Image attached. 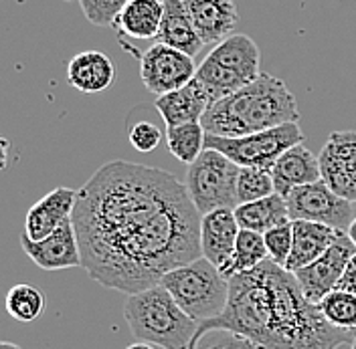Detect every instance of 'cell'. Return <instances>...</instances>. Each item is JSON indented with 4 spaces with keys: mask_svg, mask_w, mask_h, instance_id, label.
<instances>
[{
    "mask_svg": "<svg viewBox=\"0 0 356 349\" xmlns=\"http://www.w3.org/2000/svg\"><path fill=\"white\" fill-rule=\"evenodd\" d=\"M73 224L81 269L106 289L134 295L200 255V212L186 184L154 166L104 164L79 188Z\"/></svg>",
    "mask_w": 356,
    "mask_h": 349,
    "instance_id": "obj_1",
    "label": "cell"
},
{
    "mask_svg": "<svg viewBox=\"0 0 356 349\" xmlns=\"http://www.w3.org/2000/svg\"><path fill=\"white\" fill-rule=\"evenodd\" d=\"M211 329L233 331L259 349H338L356 337V331L332 325L306 299L296 275L269 259L229 279L225 311L200 323L195 337Z\"/></svg>",
    "mask_w": 356,
    "mask_h": 349,
    "instance_id": "obj_2",
    "label": "cell"
},
{
    "mask_svg": "<svg viewBox=\"0 0 356 349\" xmlns=\"http://www.w3.org/2000/svg\"><path fill=\"white\" fill-rule=\"evenodd\" d=\"M300 121L296 95L284 79L261 73L253 83L211 105L200 124L211 135L243 137Z\"/></svg>",
    "mask_w": 356,
    "mask_h": 349,
    "instance_id": "obj_3",
    "label": "cell"
},
{
    "mask_svg": "<svg viewBox=\"0 0 356 349\" xmlns=\"http://www.w3.org/2000/svg\"><path fill=\"white\" fill-rule=\"evenodd\" d=\"M124 317L138 341L162 349H188L200 325L178 307L162 284L128 295Z\"/></svg>",
    "mask_w": 356,
    "mask_h": 349,
    "instance_id": "obj_4",
    "label": "cell"
},
{
    "mask_svg": "<svg viewBox=\"0 0 356 349\" xmlns=\"http://www.w3.org/2000/svg\"><path fill=\"white\" fill-rule=\"evenodd\" d=\"M261 51L247 35H231L222 43L211 49L197 69L195 83L207 95L209 103L215 105L235 91L253 83L261 73Z\"/></svg>",
    "mask_w": 356,
    "mask_h": 349,
    "instance_id": "obj_5",
    "label": "cell"
},
{
    "mask_svg": "<svg viewBox=\"0 0 356 349\" xmlns=\"http://www.w3.org/2000/svg\"><path fill=\"white\" fill-rule=\"evenodd\" d=\"M160 284L199 323L219 317L229 301V279L204 257L172 269L162 277Z\"/></svg>",
    "mask_w": 356,
    "mask_h": 349,
    "instance_id": "obj_6",
    "label": "cell"
},
{
    "mask_svg": "<svg viewBox=\"0 0 356 349\" xmlns=\"http://www.w3.org/2000/svg\"><path fill=\"white\" fill-rule=\"evenodd\" d=\"M239 170L241 168L227 155L209 148H204V152L188 166L184 184L200 216L221 208L235 210L239 206Z\"/></svg>",
    "mask_w": 356,
    "mask_h": 349,
    "instance_id": "obj_7",
    "label": "cell"
},
{
    "mask_svg": "<svg viewBox=\"0 0 356 349\" xmlns=\"http://www.w3.org/2000/svg\"><path fill=\"white\" fill-rule=\"evenodd\" d=\"M302 142H304V131L298 121H291L243 137H221V135L207 133L204 148L221 152L239 168L271 170L282 153Z\"/></svg>",
    "mask_w": 356,
    "mask_h": 349,
    "instance_id": "obj_8",
    "label": "cell"
},
{
    "mask_svg": "<svg viewBox=\"0 0 356 349\" xmlns=\"http://www.w3.org/2000/svg\"><path fill=\"white\" fill-rule=\"evenodd\" d=\"M291 220H310L348 232L356 219V204L332 192L322 180L296 188L286 196Z\"/></svg>",
    "mask_w": 356,
    "mask_h": 349,
    "instance_id": "obj_9",
    "label": "cell"
},
{
    "mask_svg": "<svg viewBox=\"0 0 356 349\" xmlns=\"http://www.w3.org/2000/svg\"><path fill=\"white\" fill-rule=\"evenodd\" d=\"M195 57L164 43L152 44L140 55V79L156 97L186 87L197 75Z\"/></svg>",
    "mask_w": 356,
    "mask_h": 349,
    "instance_id": "obj_10",
    "label": "cell"
},
{
    "mask_svg": "<svg viewBox=\"0 0 356 349\" xmlns=\"http://www.w3.org/2000/svg\"><path fill=\"white\" fill-rule=\"evenodd\" d=\"M318 160L322 182L338 196L356 204V131H332Z\"/></svg>",
    "mask_w": 356,
    "mask_h": 349,
    "instance_id": "obj_11",
    "label": "cell"
},
{
    "mask_svg": "<svg viewBox=\"0 0 356 349\" xmlns=\"http://www.w3.org/2000/svg\"><path fill=\"white\" fill-rule=\"evenodd\" d=\"M356 255V246L348 239V232L332 244L320 259L310 262L308 266L296 271V279L302 287L306 299L310 303H320L326 295L338 289V283L344 275L348 261Z\"/></svg>",
    "mask_w": 356,
    "mask_h": 349,
    "instance_id": "obj_12",
    "label": "cell"
},
{
    "mask_svg": "<svg viewBox=\"0 0 356 349\" xmlns=\"http://www.w3.org/2000/svg\"><path fill=\"white\" fill-rule=\"evenodd\" d=\"M21 246L26 257L43 271H65L81 266V246L73 219L65 220L43 240H31L22 235Z\"/></svg>",
    "mask_w": 356,
    "mask_h": 349,
    "instance_id": "obj_13",
    "label": "cell"
},
{
    "mask_svg": "<svg viewBox=\"0 0 356 349\" xmlns=\"http://www.w3.org/2000/svg\"><path fill=\"white\" fill-rule=\"evenodd\" d=\"M241 226L235 219V210L221 208L200 216V255L213 262L219 271L229 264Z\"/></svg>",
    "mask_w": 356,
    "mask_h": 349,
    "instance_id": "obj_14",
    "label": "cell"
},
{
    "mask_svg": "<svg viewBox=\"0 0 356 349\" xmlns=\"http://www.w3.org/2000/svg\"><path fill=\"white\" fill-rule=\"evenodd\" d=\"M191 21L204 46H217L239 24V12L233 0H182Z\"/></svg>",
    "mask_w": 356,
    "mask_h": 349,
    "instance_id": "obj_15",
    "label": "cell"
},
{
    "mask_svg": "<svg viewBox=\"0 0 356 349\" xmlns=\"http://www.w3.org/2000/svg\"><path fill=\"white\" fill-rule=\"evenodd\" d=\"M79 190L59 186L33 204L24 219V235L31 240H43L65 220L73 219Z\"/></svg>",
    "mask_w": 356,
    "mask_h": 349,
    "instance_id": "obj_16",
    "label": "cell"
},
{
    "mask_svg": "<svg viewBox=\"0 0 356 349\" xmlns=\"http://www.w3.org/2000/svg\"><path fill=\"white\" fill-rule=\"evenodd\" d=\"M291 226H293V248L286 264L289 273H296L316 259H320L332 244L346 235L332 226L310 222V220H291Z\"/></svg>",
    "mask_w": 356,
    "mask_h": 349,
    "instance_id": "obj_17",
    "label": "cell"
},
{
    "mask_svg": "<svg viewBox=\"0 0 356 349\" xmlns=\"http://www.w3.org/2000/svg\"><path fill=\"white\" fill-rule=\"evenodd\" d=\"M271 176H273L275 192L286 198L296 188H302V186H308V184L322 180L320 160L304 144H298L280 155V160L271 168Z\"/></svg>",
    "mask_w": 356,
    "mask_h": 349,
    "instance_id": "obj_18",
    "label": "cell"
},
{
    "mask_svg": "<svg viewBox=\"0 0 356 349\" xmlns=\"http://www.w3.org/2000/svg\"><path fill=\"white\" fill-rule=\"evenodd\" d=\"M118 69L102 51L77 53L67 65V81L81 93H104L115 83Z\"/></svg>",
    "mask_w": 356,
    "mask_h": 349,
    "instance_id": "obj_19",
    "label": "cell"
},
{
    "mask_svg": "<svg viewBox=\"0 0 356 349\" xmlns=\"http://www.w3.org/2000/svg\"><path fill=\"white\" fill-rule=\"evenodd\" d=\"M162 19H164L162 0H128L113 22V28L122 39L128 37L134 41H150V39H158Z\"/></svg>",
    "mask_w": 356,
    "mask_h": 349,
    "instance_id": "obj_20",
    "label": "cell"
},
{
    "mask_svg": "<svg viewBox=\"0 0 356 349\" xmlns=\"http://www.w3.org/2000/svg\"><path fill=\"white\" fill-rule=\"evenodd\" d=\"M154 108L164 119L166 128H172L191 121H200L202 115L211 108V103L199 85L191 81L186 87L156 97Z\"/></svg>",
    "mask_w": 356,
    "mask_h": 349,
    "instance_id": "obj_21",
    "label": "cell"
},
{
    "mask_svg": "<svg viewBox=\"0 0 356 349\" xmlns=\"http://www.w3.org/2000/svg\"><path fill=\"white\" fill-rule=\"evenodd\" d=\"M156 41L175 46L191 57H197L204 46L182 0H164V19Z\"/></svg>",
    "mask_w": 356,
    "mask_h": 349,
    "instance_id": "obj_22",
    "label": "cell"
},
{
    "mask_svg": "<svg viewBox=\"0 0 356 349\" xmlns=\"http://www.w3.org/2000/svg\"><path fill=\"white\" fill-rule=\"evenodd\" d=\"M235 219H237L241 228L259 232V235H266L280 224L291 222L288 202L277 192L271 196L261 198V200H255V202L239 204L235 208Z\"/></svg>",
    "mask_w": 356,
    "mask_h": 349,
    "instance_id": "obj_23",
    "label": "cell"
},
{
    "mask_svg": "<svg viewBox=\"0 0 356 349\" xmlns=\"http://www.w3.org/2000/svg\"><path fill=\"white\" fill-rule=\"evenodd\" d=\"M267 259H269V255H267L264 235L241 228V232L237 237V244H235V253H233L229 264L225 266L222 275H225V279H231L235 275H243V273L257 269Z\"/></svg>",
    "mask_w": 356,
    "mask_h": 349,
    "instance_id": "obj_24",
    "label": "cell"
},
{
    "mask_svg": "<svg viewBox=\"0 0 356 349\" xmlns=\"http://www.w3.org/2000/svg\"><path fill=\"white\" fill-rule=\"evenodd\" d=\"M207 130L200 121H191L182 126L166 128V146L178 162L191 166L204 152Z\"/></svg>",
    "mask_w": 356,
    "mask_h": 349,
    "instance_id": "obj_25",
    "label": "cell"
},
{
    "mask_svg": "<svg viewBox=\"0 0 356 349\" xmlns=\"http://www.w3.org/2000/svg\"><path fill=\"white\" fill-rule=\"evenodd\" d=\"M6 311L21 323L37 321L44 311V295L33 284H15L6 295Z\"/></svg>",
    "mask_w": 356,
    "mask_h": 349,
    "instance_id": "obj_26",
    "label": "cell"
},
{
    "mask_svg": "<svg viewBox=\"0 0 356 349\" xmlns=\"http://www.w3.org/2000/svg\"><path fill=\"white\" fill-rule=\"evenodd\" d=\"M318 307L332 325L356 331V295L336 289L330 295H326Z\"/></svg>",
    "mask_w": 356,
    "mask_h": 349,
    "instance_id": "obj_27",
    "label": "cell"
},
{
    "mask_svg": "<svg viewBox=\"0 0 356 349\" xmlns=\"http://www.w3.org/2000/svg\"><path fill=\"white\" fill-rule=\"evenodd\" d=\"M237 194H239V204L255 202V200L275 194V184H273L271 170L241 168L239 170V182H237Z\"/></svg>",
    "mask_w": 356,
    "mask_h": 349,
    "instance_id": "obj_28",
    "label": "cell"
},
{
    "mask_svg": "<svg viewBox=\"0 0 356 349\" xmlns=\"http://www.w3.org/2000/svg\"><path fill=\"white\" fill-rule=\"evenodd\" d=\"M264 239H266L269 261H273L275 264L286 269L289 255H291V248H293V226H291V222L271 228L269 232L264 235Z\"/></svg>",
    "mask_w": 356,
    "mask_h": 349,
    "instance_id": "obj_29",
    "label": "cell"
},
{
    "mask_svg": "<svg viewBox=\"0 0 356 349\" xmlns=\"http://www.w3.org/2000/svg\"><path fill=\"white\" fill-rule=\"evenodd\" d=\"M188 349H259L249 339L227 331V329H211L193 339Z\"/></svg>",
    "mask_w": 356,
    "mask_h": 349,
    "instance_id": "obj_30",
    "label": "cell"
},
{
    "mask_svg": "<svg viewBox=\"0 0 356 349\" xmlns=\"http://www.w3.org/2000/svg\"><path fill=\"white\" fill-rule=\"evenodd\" d=\"M86 19L95 26H113L128 0H77Z\"/></svg>",
    "mask_w": 356,
    "mask_h": 349,
    "instance_id": "obj_31",
    "label": "cell"
},
{
    "mask_svg": "<svg viewBox=\"0 0 356 349\" xmlns=\"http://www.w3.org/2000/svg\"><path fill=\"white\" fill-rule=\"evenodd\" d=\"M128 139H130V146L136 152L150 153L160 146L162 131H160L158 126L150 124V121H138L128 131Z\"/></svg>",
    "mask_w": 356,
    "mask_h": 349,
    "instance_id": "obj_32",
    "label": "cell"
},
{
    "mask_svg": "<svg viewBox=\"0 0 356 349\" xmlns=\"http://www.w3.org/2000/svg\"><path fill=\"white\" fill-rule=\"evenodd\" d=\"M338 289L348 291V293L356 295V255L348 261V264H346L344 275H342V279H340V283H338Z\"/></svg>",
    "mask_w": 356,
    "mask_h": 349,
    "instance_id": "obj_33",
    "label": "cell"
},
{
    "mask_svg": "<svg viewBox=\"0 0 356 349\" xmlns=\"http://www.w3.org/2000/svg\"><path fill=\"white\" fill-rule=\"evenodd\" d=\"M126 349H154V346L152 343H144V341H136V343L128 346Z\"/></svg>",
    "mask_w": 356,
    "mask_h": 349,
    "instance_id": "obj_34",
    "label": "cell"
},
{
    "mask_svg": "<svg viewBox=\"0 0 356 349\" xmlns=\"http://www.w3.org/2000/svg\"><path fill=\"white\" fill-rule=\"evenodd\" d=\"M348 239L353 240V244L356 246V219L353 220V224H350V228H348Z\"/></svg>",
    "mask_w": 356,
    "mask_h": 349,
    "instance_id": "obj_35",
    "label": "cell"
},
{
    "mask_svg": "<svg viewBox=\"0 0 356 349\" xmlns=\"http://www.w3.org/2000/svg\"><path fill=\"white\" fill-rule=\"evenodd\" d=\"M0 349H22L21 346H17V343H10V341H2L0 343Z\"/></svg>",
    "mask_w": 356,
    "mask_h": 349,
    "instance_id": "obj_36",
    "label": "cell"
},
{
    "mask_svg": "<svg viewBox=\"0 0 356 349\" xmlns=\"http://www.w3.org/2000/svg\"><path fill=\"white\" fill-rule=\"evenodd\" d=\"M350 349H356V337H355V341H353V346H350Z\"/></svg>",
    "mask_w": 356,
    "mask_h": 349,
    "instance_id": "obj_37",
    "label": "cell"
},
{
    "mask_svg": "<svg viewBox=\"0 0 356 349\" xmlns=\"http://www.w3.org/2000/svg\"><path fill=\"white\" fill-rule=\"evenodd\" d=\"M63 2H71V0H63Z\"/></svg>",
    "mask_w": 356,
    "mask_h": 349,
    "instance_id": "obj_38",
    "label": "cell"
},
{
    "mask_svg": "<svg viewBox=\"0 0 356 349\" xmlns=\"http://www.w3.org/2000/svg\"><path fill=\"white\" fill-rule=\"evenodd\" d=\"M162 2H164V0H162Z\"/></svg>",
    "mask_w": 356,
    "mask_h": 349,
    "instance_id": "obj_39",
    "label": "cell"
}]
</instances>
